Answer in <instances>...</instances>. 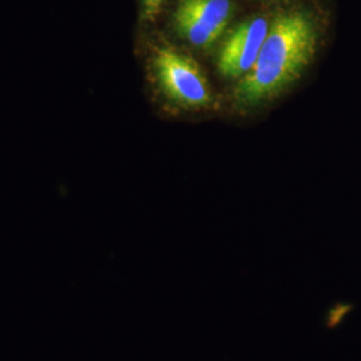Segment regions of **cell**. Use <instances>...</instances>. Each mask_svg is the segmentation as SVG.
Wrapping results in <instances>:
<instances>
[{
    "mask_svg": "<svg viewBox=\"0 0 361 361\" xmlns=\"http://www.w3.org/2000/svg\"><path fill=\"white\" fill-rule=\"evenodd\" d=\"M271 22L256 15L246 19L225 39L219 54V71L226 78H243L253 68Z\"/></svg>",
    "mask_w": 361,
    "mask_h": 361,
    "instance_id": "obj_4",
    "label": "cell"
},
{
    "mask_svg": "<svg viewBox=\"0 0 361 361\" xmlns=\"http://www.w3.org/2000/svg\"><path fill=\"white\" fill-rule=\"evenodd\" d=\"M158 86L170 102L183 109H205L213 102L212 89L201 67L173 47L158 49L153 58Z\"/></svg>",
    "mask_w": 361,
    "mask_h": 361,
    "instance_id": "obj_2",
    "label": "cell"
},
{
    "mask_svg": "<svg viewBox=\"0 0 361 361\" xmlns=\"http://www.w3.org/2000/svg\"><path fill=\"white\" fill-rule=\"evenodd\" d=\"M320 30L307 8L279 13L269 30L253 68L234 90L238 104L255 106L279 97L307 70L317 51Z\"/></svg>",
    "mask_w": 361,
    "mask_h": 361,
    "instance_id": "obj_1",
    "label": "cell"
},
{
    "mask_svg": "<svg viewBox=\"0 0 361 361\" xmlns=\"http://www.w3.org/2000/svg\"><path fill=\"white\" fill-rule=\"evenodd\" d=\"M141 1V18L146 22H152L161 11L166 0H140Z\"/></svg>",
    "mask_w": 361,
    "mask_h": 361,
    "instance_id": "obj_5",
    "label": "cell"
},
{
    "mask_svg": "<svg viewBox=\"0 0 361 361\" xmlns=\"http://www.w3.org/2000/svg\"><path fill=\"white\" fill-rule=\"evenodd\" d=\"M232 0H180L173 13L177 34L195 47H209L229 26Z\"/></svg>",
    "mask_w": 361,
    "mask_h": 361,
    "instance_id": "obj_3",
    "label": "cell"
}]
</instances>
